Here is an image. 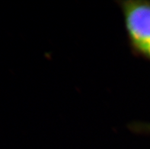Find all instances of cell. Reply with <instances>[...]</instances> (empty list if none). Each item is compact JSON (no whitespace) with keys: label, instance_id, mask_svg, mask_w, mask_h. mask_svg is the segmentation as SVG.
<instances>
[{"label":"cell","instance_id":"obj_1","mask_svg":"<svg viewBox=\"0 0 150 149\" xmlns=\"http://www.w3.org/2000/svg\"><path fill=\"white\" fill-rule=\"evenodd\" d=\"M128 45L135 56L150 62V1L118 0Z\"/></svg>","mask_w":150,"mask_h":149}]
</instances>
